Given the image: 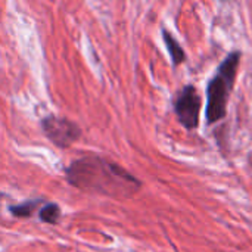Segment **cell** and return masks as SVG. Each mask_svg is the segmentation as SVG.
I'll list each match as a JSON object with an SVG mask.
<instances>
[{"mask_svg":"<svg viewBox=\"0 0 252 252\" xmlns=\"http://www.w3.org/2000/svg\"><path fill=\"white\" fill-rule=\"evenodd\" d=\"M162 38H164V43H165L168 52H170V56H171L173 63L176 66L180 65V63H183L186 61V52L183 50V47L180 46V43L167 30H162Z\"/></svg>","mask_w":252,"mask_h":252,"instance_id":"5b68a950","label":"cell"},{"mask_svg":"<svg viewBox=\"0 0 252 252\" xmlns=\"http://www.w3.org/2000/svg\"><path fill=\"white\" fill-rule=\"evenodd\" d=\"M40 205V201H27V202H22V204H18V205H12L9 208L10 214L18 217V219H27V217H31L37 207Z\"/></svg>","mask_w":252,"mask_h":252,"instance_id":"8992f818","label":"cell"},{"mask_svg":"<svg viewBox=\"0 0 252 252\" xmlns=\"http://www.w3.org/2000/svg\"><path fill=\"white\" fill-rule=\"evenodd\" d=\"M38 217L43 223H47V224H56L58 220L61 219V208L58 204L55 202H49L46 204L40 213H38Z\"/></svg>","mask_w":252,"mask_h":252,"instance_id":"52a82bcc","label":"cell"},{"mask_svg":"<svg viewBox=\"0 0 252 252\" xmlns=\"http://www.w3.org/2000/svg\"><path fill=\"white\" fill-rule=\"evenodd\" d=\"M40 126H41L44 136L50 140V143L59 149L69 148L83 134V131L77 123H74L68 118H63V117L53 115V114L43 117L40 121Z\"/></svg>","mask_w":252,"mask_h":252,"instance_id":"3957f363","label":"cell"},{"mask_svg":"<svg viewBox=\"0 0 252 252\" xmlns=\"http://www.w3.org/2000/svg\"><path fill=\"white\" fill-rule=\"evenodd\" d=\"M241 63V52L235 50L226 56L220 63L216 75L210 80L207 87V123L216 124L226 117L227 102L233 90L238 68Z\"/></svg>","mask_w":252,"mask_h":252,"instance_id":"7a4b0ae2","label":"cell"},{"mask_svg":"<svg viewBox=\"0 0 252 252\" xmlns=\"http://www.w3.org/2000/svg\"><path fill=\"white\" fill-rule=\"evenodd\" d=\"M202 100L198 89L192 84L185 86L174 99V112L180 124L188 130H195L199 126V112Z\"/></svg>","mask_w":252,"mask_h":252,"instance_id":"277c9868","label":"cell"},{"mask_svg":"<svg viewBox=\"0 0 252 252\" xmlns=\"http://www.w3.org/2000/svg\"><path fill=\"white\" fill-rule=\"evenodd\" d=\"M65 177L71 186L80 190L117 199L131 198L142 186L140 180L120 164L99 155H87L72 161L65 168Z\"/></svg>","mask_w":252,"mask_h":252,"instance_id":"6da1fadb","label":"cell"}]
</instances>
